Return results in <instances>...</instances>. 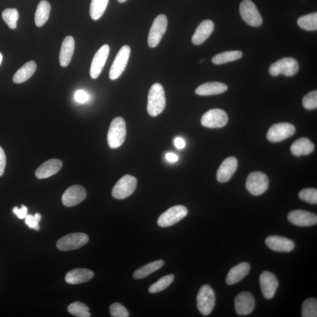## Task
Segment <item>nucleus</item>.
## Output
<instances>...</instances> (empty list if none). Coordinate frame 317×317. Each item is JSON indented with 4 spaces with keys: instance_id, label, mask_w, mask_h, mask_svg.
Masks as SVG:
<instances>
[{
    "instance_id": "f257e3e1",
    "label": "nucleus",
    "mask_w": 317,
    "mask_h": 317,
    "mask_svg": "<svg viewBox=\"0 0 317 317\" xmlns=\"http://www.w3.org/2000/svg\"><path fill=\"white\" fill-rule=\"evenodd\" d=\"M166 107V97L163 87L159 83L151 86L148 95V112L151 116L161 114Z\"/></svg>"
},
{
    "instance_id": "f03ea898",
    "label": "nucleus",
    "mask_w": 317,
    "mask_h": 317,
    "mask_svg": "<svg viewBox=\"0 0 317 317\" xmlns=\"http://www.w3.org/2000/svg\"><path fill=\"white\" fill-rule=\"evenodd\" d=\"M126 136V127L125 120L117 117L113 120L108 133V143L112 149L118 148L125 142Z\"/></svg>"
},
{
    "instance_id": "7ed1b4c3",
    "label": "nucleus",
    "mask_w": 317,
    "mask_h": 317,
    "mask_svg": "<svg viewBox=\"0 0 317 317\" xmlns=\"http://www.w3.org/2000/svg\"><path fill=\"white\" fill-rule=\"evenodd\" d=\"M216 297L212 288L209 285L200 287L197 296V307L203 315H209L214 307Z\"/></svg>"
},
{
    "instance_id": "20e7f679",
    "label": "nucleus",
    "mask_w": 317,
    "mask_h": 317,
    "mask_svg": "<svg viewBox=\"0 0 317 317\" xmlns=\"http://www.w3.org/2000/svg\"><path fill=\"white\" fill-rule=\"evenodd\" d=\"M269 185L268 178L264 173L254 172L248 176L246 188L251 195L260 196L267 190Z\"/></svg>"
},
{
    "instance_id": "39448f33",
    "label": "nucleus",
    "mask_w": 317,
    "mask_h": 317,
    "mask_svg": "<svg viewBox=\"0 0 317 317\" xmlns=\"http://www.w3.org/2000/svg\"><path fill=\"white\" fill-rule=\"evenodd\" d=\"M240 13L242 19L250 26L258 27L263 23L261 14L251 0H244L240 6Z\"/></svg>"
},
{
    "instance_id": "423d86ee",
    "label": "nucleus",
    "mask_w": 317,
    "mask_h": 317,
    "mask_svg": "<svg viewBox=\"0 0 317 317\" xmlns=\"http://www.w3.org/2000/svg\"><path fill=\"white\" fill-rule=\"evenodd\" d=\"M137 187V178L129 174L123 176L112 189V195L115 199L122 200L130 196Z\"/></svg>"
},
{
    "instance_id": "0eeeda50",
    "label": "nucleus",
    "mask_w": 317,
    "mask_h": 317,
    "mask_svg": "<svg viewBox=\"0 0 317 317\" xmlns=\"http://www.w3.org/2000/svg\"><path fill=\"white\" fill-rule=\"evenodd\" d=\"M299 70V64L293 58H284L273 64L269 72L273 76L284 75L291 76L296 75Z\"/></svg>"
},
{
    "instance_id": "6e6552de",
    "label": "nucleus",
    "mask_w": 317,
    "mask_h": 317,
    "mask_svg": "<svg viewBox=\"0 0 317 317\" xmlns=\"http://www.w3.org/2000/svg\"><path fill=\"white\" fill-rule=\"evenodd\" d=\"M188 213L187 207L182 205L174 206L160 215L158 224L162 228L171 227L183 219L187 216Z\"/></svg>"
},
{
    "instance_id": "1a4fd4ad",
    "label": "nucleus",
    "mask_w": 317,
    "mask_h": 317,
    "mask_svg": "<svg viewBox=\"0 0 317 317\" xmlns=\"http://www.w3.org/2000/svg\"><path fill=\"white\" fill-rule=\"evenodd\" d=\"M88 241V236L85 233H72L58 240L57 247L61 251L74 250L84 246Z\"/></svg>"
},
{
    "instance_id": "9d476101",
    "label": "nucleus",
    "mask_w": 317,
    "mask_h": 317,
    "mask_svg": "<svg viewBox=\"0 0 317 317\" xmlns=\"http://www.w3.org/2000/svg\"><path fill=\"white\" fill-rule=\"evenodd\" d=\"M167 19L165 15L160 14L153 23L148 36V45L155 48L159 45L167 30Z\"/></svg>"
},
{
    "instance_id": "9b49d317",
    "label": "nucleus",
    "mask_w": 317,
    "mask_h": 317,
    "mask_svg": "<svg viewBox=\"0 0 317 317\" xmlns=\"http://www.w3.org/2000/svg\"><path fill=\"white\" fill-rule=\"evenodd\" d=\"M228 116L223 110L213 109L203 115L201 119L202 125L209 128H220L227 125Z\"/></svg>"
},
{
    "instance_id": "f8f14e48",
    "label": "nucleus",
    "mask_w": 317,
    "mask_h": 317,
    "mask_svg": "<svg viewBox=\"0 0 317 317\" xmlns=\"http://www.w3.org/2000/svg\"><path fill=\"white\" fill-rule=\"evenodd\" d=\"M130 56V49L128 46H124L120 49L109 71L111 79H117L122 74L128 63Z\"/></svg>"
},
{
    "instance_id": "ddd939ff",
    "label": "nucleus",
    "mask_w": 317,
    "mask_h": 317,
    "mask_svg": "<svg viewBox=\"0 0 317 317\" xmlns=\"http://www.w3.org/2000/svg\"><path fill=\"white\" fill-rule=\"evenodd\" d=\"M296 132L294 125L287 122L275 124L269 129L267 138L271 142H279L293 136Z\"/></svg>"
},
{
    "instance_id": "4468645a",
    "label": "nucleus",
    "mask_w": 317,
    "mask_h": 317,
    "mask_svg": "<svg viewBox=\"0 0 317 317\" xmlns=\"http://www.w3.org/2000/svg\"><path fill=\"white\" fill-rule=\"evenodd\" d=\"M110 48L107 44L102 46L95 54L90 69V75L93 79H97L100 76L107 62Z\"/></svg>"
},
{
    "instance_id": "2eb2a0df",
    "label": "nucleus",
    "mask_w": 317,
    "mask_h": 317,
    "mask_svg": "<svg viewBox=\"0 0 317 317\" xmlns=\"http://www.w3.org/2000/svg\"><path fill=\"white\" fill-rule=\"evenodd\" d=\"M262 293L267 299H271L278 289L279 282L276 276L269 271H264L260 277Z\"/></svg>"
},
{
    "instance_id": "dca6fc26",
    "label": "nucleus",
    "mask_w": 317,
    "mask_h": 317,
    "mask_svg": "<svg viewBox=\"0 0 317 317\" xmlns=\"http://www.w3.org/2000/svg\"><path fill=\"white\" fill-rule=\"evenodd\" d=\"M86 196V191L84 188L80 185H74L64 192L62 202L65 206H75L82 202Z\"/></svg>"
},
{
    "instance_id": "f3484780",
    "label": "nucleus",
    "mask_w": 317,
    "mask_h": 317,
    "mask_svg": "<svg viewBox=\"0 0 317 317\" xmlns=\"http://www.w3.org/2000/svg\"><path fill=\"white\" fill-rule=\"evenodd\" d=\"M288 219L291 223L298 227H311L317 223L316 214L302 210L291 211L288 216Z\"/></svg>"
},
{
    "instance_id": "a211bd4d",
    "label": "nucleus",
    "mask_w": 317,
    "mask_h": 317,
    "mask_svg": "<svg viewBox=\"0 0 317 317\" xmlns=\"http://www.w3.org/2000/svg\"><path fill=\"white\" fill-rule=\"evenodd\" d=\"M235 304L236 311L239 315H249L253 312L255 307L253 295L246 291H243L236 296Z\"/></svg>"
},
{
    "instance_id": "6ab92c4d",
    "label": "nucleus",
    "mask_w": 317,
    "mask_h": 317,
    "mask_svg": "<svg viewBox=\"0 0 317 317\" xmlns=\"http://www.w3.org/2000/svg\"><path fill=\"white\" fill-rule=\"evenodd\" d=\"M265 244L269 249L279 252H290L295 247V244L289 239L279 236H269Z\"/></svg>"
},
{
    "instance_id": "aec40b11",
    "label": "nucleus",
    "mask_w": 317,
    "mask_h": 317,
    "mask_svg": "<svg viewBox=\"0 0 317 317\" xmlns=\"http://www.w3.org/2000/svg\"><path fill=\"white\" fill-rule=\"evenodd\" d=\"M238 162L234 157L225 159L217 170V178L220 183H225L232 178L238 168Z\"/></svg>"
},
{
    "instance_id": "412c9836",
    "label": "nucleus",
    "mask_w": 317,
    "mask_h": 317,
    "mask_svg": "<svg viewBox=\"0 0 317 317\" xmlns=\"http://www.w3.org/2000/svg\"><path fill=\"white\" fill-rule=\"evenodd\" d=\"M62 166L63 163L60 160L50 159L38 167L36 170L35 176L39 179L50 177L59 172Z\"/></svg>"
},
{
    "instance_id": "4be33fe9",
    "label": "nucleus",
    "mask_w": 317,
    "mask_h": 317,
    "mask_svg": "<svg viewBox=\"0 0 317 317\" xmlns=\"http://www.w3.org/2000/svg\"><path fill=\"white\" fill-rule=\"evenodd\" d=\"M214 28V24L212 21L207 20L202 21L193 35L192 42L196 46L202 44L212 33Z\"/></svg>"
},
{
    "instance_id": "5701e85b",
    "label": "nucleus",
    "mask_w": 317,
    "mask_h": 317,
    "mask_svg": "<svg viewBox=\"0 0 317 317\" xmlns=\"http://www.w3.org/2000/svg\"><path fill=\"white\" fill-rule=\"evenodd\" d=\"M94 273L86 268H76L69 271L65 276V281L68 284H79L89 281L93 278Z\"/></svg>"
},
{
    "instance_id": "b1692460",
    "label": "nucleus",
    "mask_w": 317,
    "mask_h": 317,
    "mask_svg": "<svg viewBox=\"0 0 317 317\" xmlns=\"http://www.w3.org/2000/svg\"><path fill=\"white\" fill-rule=\"evenodd\" d=\"M75 50V41L71 36H68L62 43L60 53V63L62 67L70 64Z\"/></svg>"
},
{
    "instance_id": "393cba45",
    "label": "nucleus",
    "mask_w": 317,
    "mask_h": 317,
    "mask_svg": "<svg viewBox=\"0 0 317 317\" xmlns=\"http://www.w3.org/2000/svg\"><path fill=\"white\" fill-rule=\"evenodd\" d=\"M228 89L223 83L213 82L203 83L196 89L195 93L199 96H209L223 94Z\"/></svg>"
},
{
    "instance_id": "a878e982",
    "label": "nucleus",
    "mask_w": 317,
    "mask_h": 317,
    "mask_svg": "<svg viewBox=\"0 0 317 317\" xmlns=\"http://www.w3.org/2000/svg\"><path fill=\"white\" fill-rule=\"evenodd\" d=\"M250 265L247 263H242L233 267L229 271L227 278L228 285H233L241 281L249 274Z\"/></svg>"
},
{
    "instance_id": "bb28decb",
    "label": "nucleus",
    "mask_w": 317,
    "mask_h": 317,
    "mask_svg": "<svg viewBox=\"0 0 317 317\" xmlns=\"http://www.w3.org/2000/svg\"><path fill=\"white\" fill-rule=\"evenodd\" d=\"M314 145L306 138H301L295 141L291 146V152L296 156L308 155L314 151Z\"/></svg>"
},
{
    "instance_id": "cd10ccee",
    "label": "nucleus",
    "mask_w": 317,
    "mask_h": 317,
    "mask_svg": "<svg viewBox=\"0 0 317 317\" xmlns=\"http://www.w3.org/2000/svg\"><path fill=\"white\" fill-rule=\"evenodd\" d=\"M36 69L35 62L31 61L25 63L18 70L13 76V81L16 83H21L30 79L34 75Z\"/></svg>"
},
{
    "instance_id": "c85d7f7f",
    "label": "nucleus",
    "mask_w": 317,
    "mask_h": 317,
    "mask_svg": "<svg viewBox=\"0 0 317 317\" xmlns=\"http://www.w3.org/2000/svg\"><path fill=\"white\" fill-rule=\"evenodd\" d=\"M51 11V5L46 0L39 3L35 14V23L36 26L41 27L48 21Z\"/></svg>"
},
{
    "instance_id": "c756f323",
    "label": "nucleus",
    "mask_w": 317,
    "mask_h": 317,
    "mask_svg": "<svg viewBox=\"0 0 317 317\" xmlns=\"http://www.w3.org/2000/svg\"><path fill=\"white\" fill-rule=\"evenodd\" d=\"M165 264V262L162 260H156L148 263L138 268L134 272L133 277L135 279H142L147 278L152 273L158 271Z\"/></svg>"
},
{
    "instance_id": "7c9ffc66",
    "label": "nucleus",
    "mask_w": 317,
    "mask_h": 317,
    "mask_svg": "<svg viewBox=\"0 0 317 317\" xmlns=\"http://www.w3.org/2000/svg\"><path fill=\"white\" fill-rule=\"evenodd\" d=\"M243 56V53L240 51H231L218 54L213 58V63L221 65L240 59Z\"/></svg>"
},
{
    "instance_id": "2f4dec72",
    "label": "nucleus",
    "mask_w": 317,
    "mask_h": 317,
    "mask_svg": "<svg viewBox=\"0 0 317 317\" xmlns=\"http://www.w3.org/2000/svg\"><path fill=\"white\" fill-rule=\"evenodd\" d=\"M109 0H92L90 6V15L95 21L103 16L108 6Z\"/></svg>"
},
{
    "instance_id": "473e14b6",
    "label": "nucleus",
    "mask_w": 317,
    "mask_h": 317,
    "mask_svg": "<svg viewBox=\"0 0 317 317\" xmlns=\"http://www.w3.org/2000/svg\"><path fill=\"white\" fill-rule=\"evenodd\" d=\"M298 25L303 30L316 31L317 30V13H314L298 18Z\"/></svg>"
},
{
    "instance_id": "72a5a7b5",
    "label": "nucleus",
    "mask_w": 317,
    "mask_h": 317,
    "mask_svg": "<svg viewBox=\"0 0 317 317\" xmlns=\"http://www.w3.org/2000/svg\"><path fill=\"white\" fill-rule=\"evenodd\" d=\"M174 279V276L172 274L162 277L158 282L149 287V292L155 294L165 290L173 283Z\"/></svg>"
},
{
    "instance_id": "f704fd0d",
    "label": "nucleus",
    "mask_w": 317,
    "mask_h": 317,
    "mask_svg": "<svg viewBox=\"0 0 317 317\" xmlns=\"http://www.w3.org/2000/svg\"><path fill=\"white\" fill-rule=\"evenodd\" d=\"M68 311L71 314L78 317H90L89 309L82 302H73L68 307Z\"/></svg>"
},
{
    "instance_id": "c9c22d12",
    "label": "nucleus",
    "mask_w": 317,
    "mask_h": 317,
    "mask_svg": "<svg viewBox=\"0 0 317 317\" xmlns=\"http://www.w3.org/2000/svg\"><path fill=\"white\" fill-rule=\"evenodd\" d=\"M2 18L10 28L14 30L17 28L19 13L16 9H7L2 13Z\"/></svg>"
},
{
    "instance_id": "e433bc0d",
    "label": "nucleus",
    "mask_w": 317,
    "mask_h": 317,
    "mask_svg": "<svg viewBox=\"0 0 317 317\" xmlns=\"http://www.w3.org/2000/svg\"><path fill=\"white\" fill-rule=\"evenodd\" d=\"M302 316H317V301L314 298H309L305 300L302 305Z\"/></svg>"
},
{
    "instance_id": "4c0bfd02",
    "label": "nucleus",
    "mask_w": 317,
    "mask_h": 317,
    "mask_svg": "<svg viewBox=\"0 0 317 317\" xmlns=\"http://www.w3.org/2000/svg\"><path fill=\"white\" fill-rule=\"evenodd\" d=\"M299 198L305 202L316 205L317 191L314 188L304 189L300 192Z\"/></svg>"
},
{
    "instance_id": "58836bf2",
    "label": "nucleus",
    "mask_w": 317,
    "mask_h": 317,
    "mask_svg": "<svg viewBox=\"0 0 317 317\" xmlns=\"http://www.w3.org/2000/svg\"><path fill=\"white\" fill-rule=\"evenodd\" d=\"M302 105L308 110H312V109H316L317 91L313 90L312 92L306 95L303 99H302Z\"/></svg>"
},
{
    "instance_id": "ea45409f",
    "label": "nucleus",
    "mask_w": 317,
    "mask_h": 317,
    "mask_svg": "<svg viewBox=\"0 0 317 317\" xmlns=\"http://www.w3.org/2000/svg\"><path fill=\"white\" fill-rule=\"evenodd\" d=\"M109 311L112 316L114 317H128L129 313L123 305L118 302L112 304L109 308Z\"/></svg>"
},
{
    "instance_id": "a19ab883",
    "label": "nucleus",
    "mask_w": 317,
    "mask_h": 317,
    "mask_svg": "<svg viewBox=\"0 0 317 317\" xmlns=\"http://www.w3.org/2000/svg\"><path fill=\"white\" fill-rule=\"evenodd\" d=\"M41 220V215L39 213H36L34 216L32 214H27L26 217L25 218V224L31 229H34L35 231H39V221Z\"/></svg>"
},
{
    "instance_id": "79ce46f5",
    "label": "nucleus",
    "mask_w": 317,
    "mask_h": 317,
    "mask_svg": "<svg viewBox=\"0 0 317 317\" xmlns=\"http://www.w3.org/2000/svg\"><path fill=\"white\" fill-rule=\"evenodd\" d=\"M75 99L79 103H85L89 100L88 94L83 90H78L75 94Z\"/></svg>"
},
{
    "instance_id": "37998d69",
    "label": "nucleus",
    "mask_w": 317,
    "mask_h": 317,
    "mask_svg": "<svg viewBox=\"0 0 317 317\" xmlns=\"http://www.w3.org/2000/svg\"><path fill=\"white\" fill-rule=\"evenodd\" d=\"M13 212L17 215V216L20 219H24L27 216L28 209L24 205H22L20 209H18L17 207H15L13 209Z\"/></svg>"
},
{
    "instance_id": "c03bdc74",
    "label": "nucleus",
    "mask_w": 317,
    "mask_h": 317,
    "mask_svg": "<svg viewBox=\"0 0 317 317\" xmlns=\"http://www.w3.org/2000/svg\"><path fill=\"white\" fill-rule=\"evenodd\" d=\"M6 166V156L5 151L0 147V177L3 176L5 172Z\"/></svg>"
},
{
    "instance_id": "a18cd8bd",
    "label": "nucleus",
    "mask_w": 317,
    "mask_h": 317,
    "mask_svg": "<svg viewBox=\"0 0 317 317\" xmlns=\"http://www.w3.org/2000/svg\"><path fill=\"white\" fill-rule=\"evenodd\" d=\"M174 144L178 149H184L186 146L185 142L182 138H176L174 141Z\"/></svg>"
},
{
    "instance_id": "49530a36",
    "label": "nucleus",
    "mask_w": 317,
    "mask_h": 317,
    "mask_svg": "<svg viewBox=\"0 0 317 317\" xmlns=\"http://www.w3.org/2000/svg\"><path fill=\"white\" fill-rule=\"evenodd\" d=\"M166 159L167 161L174 163L178 161V157L176 154H173V153H168V154L166 155Z\"/></svg>"
},
{
    "instance_id": "de8ad7c7",
    "label": "nucleus",
    "mask_w": 317,
    "mask_h": 317,
    "mask_svg": "<svg viewBox=\"0 0 317 317\" xmlns=\"http://www.w3.org/2000/svg\"><path fill=\"white\" fill-rule=\"evenodd\" d=\"M3 61V56L1 53H0V65H1Z\"/></svg>"
},
{
    "instance_id": "09e8293b",
    "label": "nucleus",
    "mask_w": 317,
    "mask_h": 317,
    "mask_svg": "<svg viewBox=\"0 0 317 317\" xmlns=\"http://www.w3.org/2000/svg\"><path fill=\"white\" fill-rule=\"evenodd\" d=\"M127 1V0H118V2L120 3H123Z\"/></svg>"
}]
</instances>
